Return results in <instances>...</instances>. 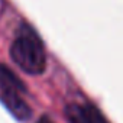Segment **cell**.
Masks as SVG:
<instances>
[{
  "instance_id": "5b68a950",
  "label": "cell",
  "mask_w": 123,
  "mask_h": 123,
  "mask_svg": "<svg viewBox=\"0 0 123 123\" xmlns=\"http://www.w3.org/2000/svg\"><path fill=\"white\" fill-rule=\"evenodd\" d=\"M87 123H109V122L94 106H87Z\"/></svg>"
},
{
  "instance_id": "6da1fadb",
  "label": "cell",
  "mask_w": 123,
  "mask_h": 123,
  "mask_svg": "<svg viewBox=\"0 0 123 123\" xmlns=\"http://www.w3.org/2000/svg\"><path fill=\"white\" fill-rule=\"evenodd\" d=\"M10 56L15 64L28 74H41L45 71L46 58L41 41L33 32L22 33L10 48Z\"/></svg>"
},
{
  "instance_id": "7a4b0ae2",
  "label": "cell",
  "mask_w": 123,
  "mask_h": 123,
  "mask_svg": "<svg viewBox=\"0 0 123 123\" xmlns=\"http://www.w3.org/2000/svg\"><path fill=\"white\" fill-rule=\"evenodd\" d=\"M2 101L3 104L9 109V111L19 120H26L31 116V109L29 106L20 98V94L18 93H9L3 91L2 93Z\"/></svg>"
},
{
  "instance_id": "277c9868",
  "label": "cell",
  "mask_w": 123,
  "mask_h": 123,
  "mask_svg": "<svg viewBox=\"0 0 123 123\" xmlns=\"http://www.w3.org/2000/svg\"><path fill=\"white\" fill-rule=\"evenodd\" d=\"M65 117L70 123H87V106L73 103L65 107Z\"/></svg>"
},
{
  "instance_id": "8992f818",
  "label": "cell",
  "mask_w": 123,
  "mask_h": 123,
  "mask_svg": "<svg viewBox=\"0 0 123 123\" xmlns=\"http://www.w3.org/2000/svg\"><path fill=\"white\" fill-rule=\"evenodd\" d=\"M38 123H54L49 117H41L39 120H38Z\"/></svg>"
},
{
  "instance_id": "3957f363",
  "label": "cell",
  "mask_w": 123,
  "mask_h": 123,
  "mask_svg": "<svg viewBox=\"0 0 123 123\" xmlns=\"http://www.w3.org/2000/svg\"><path fill=\"white\" fill-rule=\"evenodd\" d=\"M0 86H2L3 91H9V93L20 94L25 90L23 83L15 75V73H12V70H9L5 65H0Z\"/></svg>"
}]
</instances>
